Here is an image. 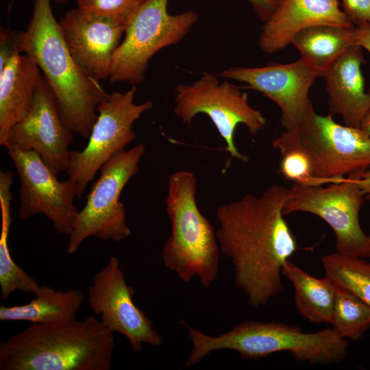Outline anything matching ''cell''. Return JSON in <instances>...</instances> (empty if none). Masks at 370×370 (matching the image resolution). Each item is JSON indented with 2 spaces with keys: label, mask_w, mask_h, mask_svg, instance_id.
I'll return each instance as SVG.
<instances>
[{
  "label": "cell",
  "mask_w": 370,
  "mask_h": 370,
  "mask_svg": "<svg viewBox=\"0 0 370 370\" xmlns=\"http://www.w3.org/2000/svg\"><path fill=\"white\" fill-rule=\"evenodd\" d=\"M114 332L94 316L32 323L0 343L1 370H109Z\"/></svg>",
  "instance_id": "cell-2"
},
{
  "label": "cell",
  "mask_w": 370,
  "mask_h": 370,
  "mask_svg": "<svg viewBox=\"0 0 370 370\" xmlns=\"http://www.w3.org/2000/svg\"><path fill=\"white\" fill-rule=\"evenodd\" d=\"M282 273L294 288L298 313L313 323H331L336 284L328 276L316 278L288 260Z\"/></svg>",
  "instance_id": "cell-21"
},
{
  "label": "cell",
  "mask_w": 370,
  "mask_h": 370,
  "mask_svg": "<svg viewBox=\"0 0 370 370\" xmlns=\"http://www.w3.org/2000/svg\"><path fill=\"white\" fill-rule=\"evenodd\" d=\"M220 75L243 82L275 102L280 108V123L285 130L299 126L313 108L308 94L317 76L301 58L261 67L233 66Z\"/></svg>",
  "instance_id": "cell-14"
},
{
  "label": "cell",
  "mask_w": 370,
  "mask_h": 370,
  "mask_svg": "<svg viewBox=\"0 0 370 370\" xmlns=\"http://www.w3.org/2000/svg\"><path fill=\"white\" fill-rule=\"evenodd\" d=\"M66 1H68V0H51V1H53L54 3H57V4L64 3H65Z\"/></svg>",
  "instance_id": "cell-34"
},
{
  "label": "cell",
  "mask_w": 370,
  "mask_h": 370,
  "mask_svg": "<svg viewBox=\"0 0 370 370\" xmlns=\"http://www.w3.org/2000/svg\"><path fill=\"white\" fill-rule=\"evenodd\" d=\"M355 45L360 46L370 53V23L355 26Z\"/></svg>",
  "instance_id": "cell-31"
},
{
  "label": "cell",
  "mask_w": 370,
  "mask_h": 370,
  "mask_svg": "<svg viewBox=\"0 0 370 370\" xmlns=\"http://www.w3.org/2000/svg\"><path fill=\"white\" fill-rule=\"evenodd\" d=\"M27 54L14 56L0 71V145L5 147L11 127L29 110L42 77Z\"/></svg>",
  "instance_id": "cell-19"
},
{
  "label": "cell",
  "mask_w": 370,
  "mask_h": 370,
  "mask_svg": "<svg viewBox=\"0 0 370 370\" xmlns=\"http://www.w3.org/2000/svg\"><path fill=\"white\" fill-rule=\"evenodd\" d=\"M282 156L280 172L286 180L297 184L314 185L310 164L304 153L293 150Z\"/></svg>",
  "instance_id": "cell-27"
},
{
  "label": "cell",
  "mask_w": 370,
  "mask_h": 370,
  "mask_svg": "<svg viewBox=\"0 0 370 370\" xmlns=\"http://www.w3.org/2000/svg\"><path fill=\"white\" fill-rule=\"evenodd\" d=\"M355 27L317 25L298 32L291 44L317 76L322 77L342 53L355 45Z\"/></svg>",
  "instance_id": "cell-22"
},
{
  "label": "cell",
  "mask_w": 370,
  "mask_h": 370,
  "mask_svg": "<svg viewBox=\"0 0 370 370\" xmlns=\"http://www.w3.org/2000/svg\"><path fill=\"white\" fill-rule=\"evenodd\" d=\"M169 0H146L128 23L112 60L110 81L133 86L145 79L149 60L161 49L180 42L198 19L194 11L170 14Z\"/></svg>",
  "instance_id": "cell-9"
},
{
  "label": "cell",
  "mask_w": 370,
  "mask_h": 370,
  "mask_svg": "<svg viewBox=\"0 0 370 370\" xmlns=\"http://www.w3.org/2000/svg\"><path fill=\"white\" fill-rule=\"evenodd\" d=\"M317 25L355 27L338 0H282L264 21L260 47L265 53H275L291 44L300 31Z\"/></svg>",
  "instance_id": "cell-17"
},
{
  "label": "cell",
  "mask_w": 370,
  "mask_h": 370,
  "mask_svg": "<svg viewBox=\"0 0 370 370\" xmlns=\"http://www.w3.org/2000/svg\"><path fill=\"white\" fill-rule=\"evenodd\" d=\"M23 31H16L10 27L1 28L0 32V71L16 55L21 53Z\"/></svg>",
  "instance_id": "cell-28"
},
{
  "label": "cell",
  "mask_w": 370,
  "mask_h": 370,
  "mask_svg": "<svg viewBox=\"0 0 370 370\" xmlns=\"http://www.w3.org/2000/svg\"><path fill=\"white\" fill-rule=\"evenodd\" d=\"M51 2L34 1L32 16L23 31L21 52L31 56L38 66L67 127L87 138L98 117L97 108L109 94L73 58Z\"/></svg>",
  "instance_id": "cell-3"
},
{
  "label": "cell",
  "mask_w": 370,
  "mask_h": 370,
  "mask_svg": "<svg viewBox=\"0 0 370 370\" xmlns=\"http://www.w3.org/2000/svg\"><path fill=\"white\" fill-rule=\"evenodd\" d=\"M289 188L274 184L259 196L247 194L215 212L220 251L232 261L235 285L258 309L283 290L281 274L297 249L284 219Z\"/></svg>",
  "instance_id": "cell-1"
},
{
  "label": "cell",
  "mask_w": 370,
  "mask_h": 370,
  "mask_svg": "<svg viewBox=\"0 0 370 370\" xmlns=\"http://www.w3.org/2000/svg\"><path fill=\"white\" fill-rule=\"evenodd\" d=\"M196 190L192 172L180 170L170 175L165 204L171 231L162 258L164 266L184 283L197 277L208 288L219 274L220 248L213 225L198 208Z\"/></svg>",
  "instance_id": "cell-5"
},
{
  "label": "cell",
  "mask_w": 370,
  "mask_h": 370,
  "mask_svg": "<svg viewBox=\"0 0 370 370\" xmlns=\"http://www.w3.org/2000/svg\"><path fill=\"white\" fill-rule=\"evenodd\" d=\"M175 114L183 124L190 127L199 114H206L224 140L225 150L232 159L247 162V156L241 153L234 142L236 127L245 125L251 135H256L266 125L262 112L248 103L247 95L238 87L206 73L190 84H180L175 90Z\"/></svg>",
  "instance_id": "cell-8"
},
{
  "label": "cell",
  "mask_w": 370,
  "mask_h": 370,
  "mask_svg": "<svg viewBox=\"0 0 370 370\" xmlns=\"http://www.w3.org/2000/svg\"><path fill=\"white\" fill-rule=\"evenodd\" d=\"M275 3H276L277 4H278V3H280L282 0H271Z\"/></svg>",
  "instance_id": "cell-36"
},
{
  "label": "cell",
  "mask_w": 370,
  "mask_h": 370,
  "mask_svg": "<svg viewBox=\"0 0 370 370\" xmlns=\"http://www.w3.org/2000/svg\"><path fill=\"white\" fill-rule=\"evenodd\" d=\"M321 262L325 275L370 306V262L334 252L322 257Z\"/></svg>",
  "instance_id": "cell-24"
},
{
  "label": "cell",
  "mask_w": 370,
  "mask_h": 370,
  "mask_svg": "<svg viewBox=\"0 0 370 370\" xmlns=\"http://www.w3.org/2000/svg\"><path fill=\"white\" fill-rule=\"evenodd\" d=\"M35 298L18 306H0V321H25L49 323L77 317L84 303L83 293L77 289L65 291L40 285Z\"/></svg>",
  "instance_id": "cell-20"
},
{
  "label": "cell",
  "mask_w": 370,
  "mask_h": 370,
  "mask_svg": "<svg viewBox=\"0 0 370 370\" xmlns=\"http://www.w3.org/2000/svg\"><path fill=\"white\" fill-rule=\"evenodd\" d=\"M343 10L355 26L370 23V0H341Z\"/></svg>",
  "instance_id": "cell-29"
},
{
  "label": "cell",
  "mask_w": 370,
  "mask_h": 370,
  "mask_svg": "<svg viewBox=\"0 0 370 370\" xmlns=\"http://www.w3.org/2000/svg\"><path fill=\"white\" fill-rule=\"evenodd\" d=\"M362 47H349L328 69L325 78L330 113L338 114L345 125L360 128L370 110V92L365 90L361 66L365 64Z\"/></svg>",
  "instance_id": "cell-18"
},
{
  "label": "cell",
  "mask_w": 370,
  "mask_h": 370,
  "mask_svg": "<svg viewBox=\"0 0 370 370\" xmlns=\"http://www.w3.org/2000/svg\"><path fill=\"white\" fill-rule=\"evenodd\" d=\"M146 0H77V8L93 14L115 18L127 26Z\"/></svg>",
  "instance_id": "cell-26"
},
{
  "label": "cell",
  "mask_w": 370,
  "mask_h": 370,
  "mask_svg": "<svg viewBox=\"0 0 370 370\" xmlns=\"http://www.w3.org/2000/svg\"><path fill=\"white\" fill-rule=\"evenodd\" d=\"M12 195H0L1 230L0 234V289L2 299H8L16 291L35 294L40 284L33 277L25 272L14 261L8 246V236L11 224L10 204Z\"/></svg>",
  "instance_id": "cell-23"
},
{
  "label": "cell",
  "mask_w": 370,
  "mask_h": 370,
  "mask_svg": "<svg viewBox=\"0 0 370 370\" xmlns=\"http://www.w3.org/2000/svg\"><path fill=\"white\" fill-rule=\"evenodd\" d=\"M330 324L341 337L358 341L370 328V306L336 284Z\"/></svg>",
  "instance_id": "cell-25"
},
{
  "label": "cell",
  "mask_w": 370,
  "mask_h": 370,
  "mask_svg": "<svg viewBox=\"0 0 370 370\" xmlns=\"http://www.w3.org/2000/svg\"><path fill=\"white\" fill-rule=\"evenodd\" d=\"M364 171L351 174L326 186L294 183L283 207L284 214L297 212L313 214L332 229L336 252L370 258V237L364 233L359 222V212L365 198L358 179Z\"/></svg>",
  "instance_id": "cell-10"
},
{
  "label": "cell",
  "mask_w": 370,
  "mask_h": 370,
  "mask_svg": "<svg viewBox=\"0 0 370 370\" xmlns=\"http://www.w3.org/2000/svg\"><path fill=\"white\" fill-rule=\"evenodd\" d=\"M73 132L64 123L56 97L42 77L27 114L8 133L7 146L36 151L56 175L66 171Z\"/></svg>",
  "instance_id": "cell-15"
},
{
  "label": "cell",
  "mask_w": 370,
  "mask_h": 370,
  "mask_svg": "<svg viewBox=\"0 0 370 370\" xmlns=\"http://www.w3.org/2000/svg\"><path fill=\"white\" fill-rule=\"evenodd\" d=\"M282 155L299 151L308 158L314 185L334 183L370 168V136L360 128L341 125L314 108L297 127L285 130L272 142Z\"/></svg>",
  "instance_id": "cell-6"
},
{
  "label": "cell",
  "mask_w": 370,
  "mask_h": 370,
  "mask_svg": "<svg viewBox=\"0 0 370 370\" xmlns=\"http://www.w3.org/2000/svg\"><path fill=\"white\" fill-rule=\"evenodd\" d=\"M58 23L70 53L83 70L98 81L109 77L113 55L127 25L78 8L66 12Z\"/></svg>",
  "instance_id": "cell-16"
},
{
  "label": "cell",
  "mask_w": 370,
  "mask_h": 370,
  "mask_svg": "<svg viewBox=\"0 0 370 370\" xmlns=\"http://www.w3.org/2000/svg\"><path fill=\"white\" fill-rule=\"evenodd\" d=\"M133 286L127 284L118 258L111 256L94 276L88 289V304L101 321L112 332L124 336L134 352L145 344L159 347L160 334L152 321L134 303Z\"/></svg>",
  "instance_id": "cell-13"
},
{
  "label": "cell",
  "mask_w": 370,
  "mask_h": 370,
  "mask_svg": "<svg viewBox=\"0 0 370 370\" xmlns=\"http://www.w3.org/2000/svg\"><path fill=\"white\" fill-rule=\"evenodd\" d=\"M360 128L370 136V110L362 122Z\"/></svg>",
  "instance_id": "cell-33"
},
{
  "label": "cell",
  "mask_w": 370,
  "mask_h": 370,
  "mask_svg": "<svg viewBox=\"0 0 370 370\" xmlns=\"http://www.w3.org/2000/svg\"><path fill=\"white\" fill-rule=\"evenodd\" d=\"M7 153L16 170L19 181L18 217L27 220L44 214L56 232L69 236L79 210L75 184L69 180L60 181L34 150H23L7 146Z\"/></svg>",
  "instance_id": "cell-12"
},
{
  "label": "cell",
  "mask_w": 370,
  "mask_h": 370,
  "mask_svg": "<svg viewBox=\"0 0 370 370\" xmlns=\"http://www.w3.org/2000/svg\"><path fill=\"white\" fill-rule=\"evenodd\" d=\"M145 150L142 144L123 149L101 166L99 177L92 184L68 236L69 254L76 253L83 241L90 236L120 242L131 235L120 196L127 183L139 171L138 163Z\"/></svg>",
  "instance_id": "cell-7"
},
{
  "label": "cell",
  "mask_w": 370,
  "mask_h": 370,
  "mask_svg": "<svg viewBox=\"0 0 370 370\" xmlns=\"http://www.w3.org/2000/svg\"><path fill=\"white\" fill-rule=\"evenodd\" d=\"M136 86L125 92L114 91L97 108L98 117L82 151H70L68 180L75 184L80 199L101 166L113 155L125 149L136 137L134 123L153 107L151 101L134 102Z\"/></svg>",
  "instance_id": "cell-11"
},
{
  "label": "cell",
  "mask_w": 370,
  "mask_h": 370,
  "mask_svg": "<svg viewBox=\"0 0 370 370\" xmlns=\"http://www.w3.org/2000/svg\"><path fill=\"white\" fill-rule=\"evenodd\" d=\"M358 183L365 199L370 201V168L362 173L358 179Z\"/></svg>",
  "instance_id": "cell-32"
},
{
  "label": "cell",
  "mask_w": 370,
  "mask_h": 370,
  "mask_svg": "<svg viewBox=\"0 0 370 370\" xmlns=\"http://www.w3.org/2000/svg\"><path fill=\"white\" fill-rule=\"evenodd\" d=\"M258 16L265 21L274 12L278 4L271 0H247Z\"/></svg>",
  "instance_id": "cell-30"
},
{
  "label": "cell",
  "mask_w": 370,
  "mask_h": 370,
  "mask_svg": "<svg viewBox=\"0 0 370 370\" xmlns=\"http://www.w3.org/2000/svg\"><path fill=\"white\" fill-rule=\"evenodd\" d=\"M369 237H370V234H369Z\"/></svg>",
  "instance_id": "cell-37"
},
{
  "label": "cell",
  "mask_w": 370,
  "mask_h": 370,
  "mask_svg": "<svg viewBox=\"0 0 370 370\" xmlns=\"http://www.w3.org/2000/svg\"><path fill=\"white\" fill-rule=\"evenodd\" d=\"M14 1H15V0H11L10 4V6H9V10L11 9V5L13 4V3H14Z\"/></svg>",
  "instance_id": "cell-35"
},
{
  "label": "cell",
  "mask_w": 370,
  "mask_h": 370,
  "mask_svg": "<svg viewBox=\"0 0 370 370\" xmlns=\"http://www.w3.org/2000/svg\"><path fill=\"white\" fill-rule=\"evenodd\" d=\"M188 337L193 348L184 367L194 366L210 353L221 349L235 351L249 359L288 352L297 361L335 364L345 359L348 347L347 339L341 337L332 327L308 333L295 325L273 321L241 322L217 336L189 328Z\"/></svg>",
  "instance_id": "cell-4"
}]
</instances>
